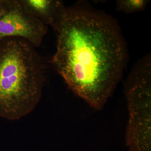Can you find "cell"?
<instances>
[{
	"label": "cell",
	"mask_w": 151,
	"mask_h": 151,
	"mask_svg": "<svg viewBox=\"0 0 151 151\" xmlns=\"http://www.w3.org/2000/svg\"><path fill=\"white\" fill-rule=\"evenodd\" d=\"M52 65L76 94L96 110L103 108L122 77L126 46L111 17L66 8L55 30Z\"/></svg>",
	"instance_id": "6da1fadb"
},
{
	"label": "cell",
	"mask_w": 151,
	"mask_h": 151,
	"mask_svg": "<svg viewBox=\"0 0 151 151\" xmlns=\"http://www.w3.org/2000/svg\"><path fill=\"white\" fill-rule=\"evenodd\" d=\"M44 81L41 60L32 45L18 37L0 42V117L15 121L31 113Z\"/></svg>",
	"instance_id": "7a4b0ae2"
},
{
	"label": "cell",
	"mask_w": 151,
	"mask_h": 151,
	"mask_svg": "<svg viewBox=\"0 0 151 151\" xmlns=\"http://www.w3.org/2000/svg\"><path fill=\"white\" fill-rule=\"evenodd\" d=\"M151 55L139 60L125 82L129 119L126 145L129 151H151Z\"/></svg>",
	"instance_id": "3957f363"
},
{
	"label": "cell",
	"mask_w": 151,
	"mask_h": 151,
	"mask_svg": "<svg viewBox=\"0 0 151 151\" xmlns=\"http://www.w3.org/2000/svg\"><path fill=\"white\" fill-rule=\"evenodd\" d=\"M47 31V26L26 9L22 0H0V42L20 38L38 47Z\"/></svg>",
	"instance_id": "277c9868"
},
{
	"label": "cell",
	"mask_w": 151,
	"mask_h": 151,
	"mask_svg": "<svg viewBox=\"0 0 151 151\" xmlns=\"http://www.w3.org/2000/svg\"><path fill=\"white\" fill-rule=\"evenodd\" d=\"M27 10L47 26L55 31L58 27L66 9L62 2L57 0H22Z\"/></svg>",
	"instance_id": "5b68a950"
},
{
	"label": "cell",
	"mask_w": 151,
	"mask_h": 151,
	"mask_svg": "<svg viewBox=\"0 0 151 151\" xmlns=\"http://www.w3.org/2000/svg\"><path fill=\"white\" fill-rule=\"evenodd\" d=\"M150 1L147 0H119L116 1V8L125 13H134L144 11Z\"/></svg>",
	"instance_id": "8992f818"
}]
</instances>
